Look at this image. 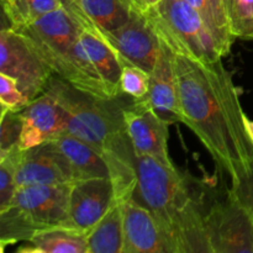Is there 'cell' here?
<instances>
[{"label":"cell","instance_id":"obj_25","mask_svg":"<svg viewBox=\"0 0 253 253\" xmlns=\"http://www.w3.org/2000/svg\"><path fill=\"white\" fill-rule=\"evenodd\" d=\"M120 89L135 99L145 98L150 91V73L135 64H125L121 72Z\"/></svg>","mask_w":253,"mask_h":253},{"label":"cell","instance_id":"obj_11","mask_svg":"<svg viewBox=\"0 0 253 253\" xmlns=\"http://www.w3.org/2000/svg\"><path fill=\"white\" fill-rule=\"evenodd\" d=\"M115 202L110 178H89L73 183L67 225L89 234Z\"/></svg>","mask_w":253,"mask_h":253},{"label":"cell","instance_id":"obj_21","mask_svg":"<svg viewBox=\"0 0 253 253\" xmlns=\"http://www.w3.org/2000/svg\"><path fill=\"white\" fill-rule=\"evenodd\" d=\"M4 16L9 21L10 29L31 24L48 12L63 6V0H1Z\"/></svg>","mask_w":253,"mask_h":253},{"label":"cell","instance_id":"obj_28","mask_svg":"<svg viewBox=\"0 0 253 253\" xmlns=\"http://www.w3.org/2000/svg\"><path fill=\"white\" fill-rule=\"evenodd\" d=\"M230 189L249 208L253 216V161L249 169L231 180Z\"/></svg>","mask_w":253,"mask_h":253},{"label":"cell","instance_id":"obj_15","mask_svg":"<svg viewBox=\"0 0 253 253\" xmlns=\"http://www.w3.org/2000/svg\"><path fill=\"white\" fill-rule=\"evenodd\" d=\"M123 253H169L160 224L145 205L130 198L123 204Z\"/></svg>","mask_w":253,"mask_h":253},{"label":"cell","instance_id":"obj_14","mask_svg":"<svg viewBox=\"0 0 253 253\" xmlns=\"http://www.w3.org/2000/svg\"><path fill=\"white\" fill-rule=\"evenodd\" d=\"M160 43L157 61L150 74V91L147 94V100L151 108L162 120L168 125H173L183 121L173 52L162 39H160Z\"/></svg>","mask_w":253,"mask_h":253},{"label":"cell","instance_id":"obj_20","mask_svg":"<svg viewBox=\"0 0 253 253\" xmlns=\"http://www.w3.org/2000/svg\"><path fill=\"white\" fill-rule=\"evenodd\" d=\"M124 252L123 204L114 202L103 219L88 234V253Z\"/></svg>","mask_w":253,"mask_h":253},{"label":"cell","instance_id":"obj_3","mask_svg":"<svg viewBox=\"0 0 253 253\" xmlns=\"http://www.w3.org/2000/svg\"><path fill=\"white\" fill-rule=\"evenodd\" d=\"M46 91L66 111V132L88 143L106 162L115 203L124 204L132 198L137 185V156L125 123V108L132 96L123 93L115 98H99L57 76L52 77Z\"/></svg>","mask_w":253,"mask_h":253},{"label":"cell","instance_id":"obj_2","mask_svg":"<svg viewBox=\"0 0 253 253\" xmlns=\"http://www.w3.org/2000/svg\"><path fill=\"white\" fill-rule=\"evenodd\" d=\"M136 169L132 198L155 215L169 253H211L205 230L212 199L209 183L150 156H137Z\"/></svg>","mask_w":253,"mask_h":253},{"label":"cell","instance_id":"obj_31","mask_svg":"<svg viewBox=\"0 0 253 253\" xmlns=\"http://www.w3.org/2000/svg\"><path fill=\"white\" fill-rule=\"evenodd\" d=\"M131 1L133 2V5L136 6V9H138L140 11L146 12L148 9H150L147 5V2H146V0H131Z\"/></svg>","mask_w":253,"mask_h":253},{"label":"cell","instance_id":"obj_19","mask_svg":"<svg viewBox=\"0 0 253 253\" xmlns=\"http://www.w3.org/2000/svg\"><path fill=\"white\" fill-rule=\"evenodd\" d=\"M17 252L88 253V234L68 225L51 227L37 232Z\"/></svg>","mask_w":253,"mask_h":253},{"label":"cell","instance_id":"obj_27","mask_svg":"<svg viewBox=\"0 0 253 253\" xmlns=\"http://www.w3.org/2000/svg\"><path fill=\"white\" fill-rule=\"evenodd\" d=\"M184 1L192 5V6L194 7V9H197L198 12L202 15L203 20H204V22L207 24L208 29H209V31L211 32L215 41H216L217 47H219L221 56L222 57L227 56V54L230 53V49L227 48L224 40H222L221 34H220V30L219 27H217L216 20H215L214 12H212L211 6H210L209 0H184Z\"/></svg>","mask_w":253,"mask_h":253},{"label":"cell","instance_id":"obj_7","mask_svg":"<svg viewBox=\"0 0 253 253\" xmlns=\"http://www.w3.org/2000/svg\"><path fill=\"white\" fill-rule=\"evenodd\" d=\"M205 230L211 253H253V216L230 188L212 195Z\"/></svg>","mask_w":253,"mask_h":253},{"label":"cell","instance_id":"obj_24","mask_svg":"<svg viewBox=\"0 0 253 253\" xmlns=\"http://www.w3.org/2000/svg\"><path fill=\"white\" fill-rule=\"evenodd\" d=\"M22 132L21 110L1 109L0 114V157L6 155L15 146H20Z\"/></svg>","mask_w":253,"mask_h":253},{"label":"cell","instance_id":"obj_6","mask_svg":"<svg viewBox=\"0 0 253 253\" xmlns=\"http://www.w3.org/2000/svg\"><path fill=\"white\" fill-rule=\"evenodd\" d=\"M15 31L27 40L54 76L66 79L74 44L81 34V26L66 7L48 12Z\"/></svg>","mask_w":253,"mask_h":253},{"label":"cell","instance_id":"obj_4","mask_svg":"<svg viewBox=\"0 0 253 253\" xmlns=\"http://www.w3.org/2000/svg\"><path fill=\"white\" fill-rule=\"evenodd\" d=\"M72 184H31L19 187L0 210V250L29 242L42 230L67 225Z\"/></svg>","mask_w":253,"mask_h":253},{"label":"cell","instance_id":"obj_26","mask_svg":"<svg viewBox=\"0 0 253 253\" xmlns=\"http://www.w3.org/2000/svg\"><path fill=\"white\" fill-rule=\"evenodd\" d=\"M30 100L26 98L17 82L12 77L0 73V105L1 109L20 111L29 105Z\"/></svg>","mask_w":253,"mask_h":253},{"label":"cell","instance_id":"obj_10","mask_svg":"<svg viewBox=\"0 0 253 253\" xmlns=\"http://www.w3.org/2000/svg\"><path fill=\"white\" fill-rule=\"evenodd\" d=\"M125 123L136 156H150L168 167H177L168 152L169 125L151 108L147 96L133 98L126 106Z\"/></svg>","mask_w":253,"mask_h":253},{"label":"cell","instance_id":"obj_16","mask_svg":"<svg viewBox=\"0 0 253 253\" xmlns=\"http://www.w3.org/2000/svg\"><path fill=\"white\" fill-rule=\"evenodd\" d=\"M63 6L76 20L101 31L119 29L138 10L131 0H63Z\"/></svg>","mask_w":253,"mask_h":253},{"label":"cell","instance_id":"obj_5","mask_svg":"<svg viewBox=\"0 0 253 253\" xmlns=\"http://www.w3.org/2000/svg\"><path fill=\"white\" fill-rule=\"evenodd\" d=\"M153 29L173 51L198 59H222L216 41L202 15L184 0H162L147 10Z\"/></svg>","mask_w":253,"mask_h":253},{"label":"cell","instance_id":"obj_8","mask_svg":"<svg viewBox=\"0 0 253 253\" xmlns=\"http://www.w3.org/2000/svg\"><path fill=\"white\" fill-rule=\"evenodd\" d=\"M0 73L12 77L30 101L46 93L54 76L27 40L6 26L0 32Z\"/></svg>","mask_w":253,"mask_h":253},{"label":"cell","instance_id":"obj_17","mask_svg":"<svg viewBox=\"0 0 253 253\" xmlns=\"http://www.w3.org/2000/svg\"><path fill=\"white\" fill-rule=\"evenodd\" d=\"M66 157L77 179L110 178L109 168L104 158L93 147L73 135L63 132L48 140Z\"/></svg>","mask_w":253,"mask_h":253},{"label":"cell","instance_id":"obj_22","mask_svg":"<svg viewBox=\"0 0 253 253\" xmlns=\"http://www.w3.org/2000/svg\"><path fill=\"white\" fill-rule=\"evenodd\" d=\"M222 5L232 36L253 41V0H222Z\"/></svg>","mask_w":253,"mask_h":253},{"label":"cell","instance_id":"obj_9","mask_svg":"<svg viewBox=\"0 0 253 253\" xmlns=\"http://www.w3.org/2000/svg\"><path fill=\"white\" fill-rule=\"evenodd\" d=\"M76 21L81 27H85L101 37L120 56L124 66L135 64L150 74L153 71L161 43L147 11L135 10L125 25L113 31H101L86 22Z\"/></svg>","mask_w":253,"mask_h":253},{"label":"cell","instance_id":"obj_18","mask_svg":"<svg viewBox=\"0 0 253 253\" xmlns=\"http://www.w3.org/2000/svg\"><path fill=\"white\" fill-rule=\"evenodd\" d=\"M79 39L89 58L103 78L110 95L115 98L123 94L120 89V78L124 62L120 56L101 37L85 27H81Z\"/></svg>","mask_w":253,"mask_h":253},{"label":"cell","instance_id":"obj_32","mask_svg":"<svg viewBox=\"0 0 253 253\" xmlns=\"http://www.w3.org/2000/svg\"><path fill=\"white\" fill-rule=\"evenodd\" d=\"M161 1H162V0H146V2H147L148 7H153V6H156V5L160 4Z\"/></svg>","mask_w":253,"mask_h":253},{"label":"cell","instance_id":"obj_30","mask_svg":"<svg viewBox=\"0 0 253 253\" xmlns=\"http://www.w3.org/2000/svg\"><path fill=\"white\" fill-rule=\"evenodd\" d=\"M245 127H246L247 135H249L250 140L253 143V120L247 118V115L245 116Z\"/></svg>","mask_w":253,"mask_h":253},{"label":"cell","instance_id":"obj_13","mask_svg":"<svg viewBox=\"0 0 253 253\" xmlns=\"http://www.w3.org/2000/svg\"><path fill=\"white\" fill-rule=\"evenodd\" d=\"M20 148L29 150L66 132L67 114L53 95L46 91L21 110Z\"/></svg>","mask_w":253,"mask_h":253},{"label":"cell","instance_id":"obj_1","mask_svg":"<svg viewBox=\"0 0 253 253\" xmlns=\"http://www.w3.org/2000/svg\"><path fill=\"white\" fill-rule=\"evenodd\" d=\"M172 52L182 123L207 148L220 174L230 180L240 177L253 161V143L232 74L222 59L208 62Z\"/></svg>","mask_w":253,"mask_h":253},{"label":"cell","instance_id":"obj_12","mask_svg":"<svg viewBox=\"0 0 253 253\" xmlns=\"http://www.w3.org/2000/svg\"><path fill=\"white\" fill-rule=\"evenodd\" d=\"M76 182L78 179L71 165L51 142L47 141L24 150L17 172V188L31 184H73Z\"/></svg>","mask_w":253,"mask_h":253},{"label":"cell","instance_id":"obj_23","mask_svg":"<svg viewBox=\"0 0 253 253\" xmlns=\"http://www.w3.org/2000/svg\"><path fill=\"white\" fill-rule=\"evenodd\" d=\"M24 150L15 146L6 155L0 157V210L4 209L17 189V172Z\"/></svg>","mask_w":253,"mask_h":253},{"label":"cell","instance_id":"obj_29","mask_svg":"<svg viewBox=\"0 0 253 253\" xmlns=\"http://www.w3.org/2000/svg\"><path fill=\"white\" fill-rule=\"evenodd\" d=\"M210 6H211L212 12H214L215 20H216L217 27L220 30V34H221L222 40H224L225 44H226L227 48L231 51L232 43L236 39L232 36L231 31H230L229 24H227L226 15L224 11V5H222V0H209Z\"/></svg>","mask_w":253,"mask_h":253}]
</instances>
